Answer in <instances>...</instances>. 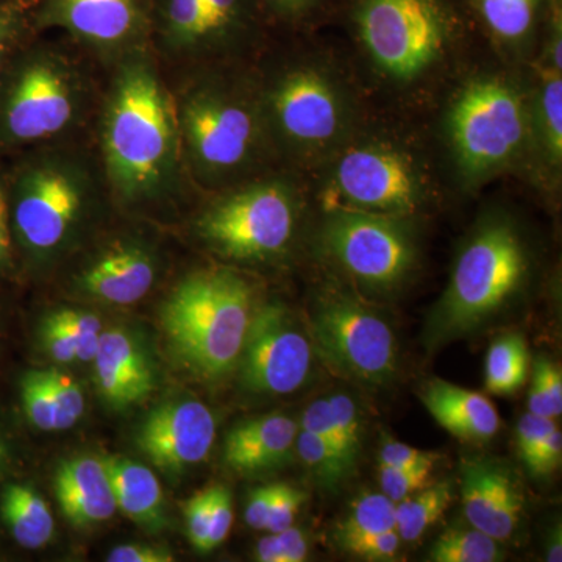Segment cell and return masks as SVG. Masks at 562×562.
I'll use <instances>...</instances> for the list:
<instances>
[{"mask_svg": "<svg viewBox=\"0 0 562 562\" xmlns=\"http://www.w3.org/2000/svg\"><path fill=\"white\" fill-rule=\"evenodd\" d=\"M102 169L69 149L41 150L13 173L9 198L11 235L32 261L44 265L68 251L101 201Z\"/></svg>", "mask_w": 562, "mask_h": 562, "instance_id": "3", "label": "cell"}, {"mask_svg": "<svg viewBox=\"0 0 562 562\" xmlns=\"http://www.w3.org/2000/svg\"><path fill=\"white\" fill-rule=\"evenodd\" d=\"M379 471L383 494L392 502L398 503L428 486L432 469L379 465Z\"/></svg>", "mask_w": 562, "mask_h": 562, "instance_id": "38", "label": "cell"}, {"mask_svg": "<svg viewBox=\"0 0 562 562\" xmlns=\"http://www.w3.org/2000/svg\"><path fill=\"white\" fill-rule=\"evenodd\" d=\"M460 0H351L358 40L387 79L409 83L449 49L461 25Z\"/></svg>", "mask_w": 562, "mask_h": 562, "instance_id": "8", "label": "cell"}, {"mask_svg": "<svg viewBox=\"0 0 562 562\" xmlns=\"http://www.w3.org/2000/svg\"><path fill=\"white\" fill-rule=\"evenodd\" d=\"M313 342L281 303L255 310L238 366L243 386L254 394L286 395L308 382Z\"/></svg>", "mask_w": 562, "mask_h": 562, "instance_id": "16", "label": "cell"}, {"mask_svg": "<svg viewBox=\"0 0 562 562\" xmlns=\"http://www.w3.org/2000/svg\"><path fill=\"white\" fill-rule=\"evenodd\" d=\"M438 458V454L424 452V450L409 447L408 443L386 438L384 439L382 449H380L379 465H390V468L432 469Z\"/></svg>", "mask_w": 562, "mask_h": 562, "instance_id": "45", "label": "cell"}, {"mask_svg": "<svg viewBox=\"0 0 562 562\" xmlns=\"http://www.w3.org/2000/svg\"><path fill=\"white\" fill-rule=\"evenodd\" d=\"M151 0H35V32L63 31L81 49L114 66L150 46Z\"/></svg>", "mask_w": 562, "mask_h": 562, "instance_id": "15", "label": "cell"}, {"mask_svg": "<svg viewBox=\"0 0 562 562\" xmlns=\"http://www.w3.org/2000/svg\"><path fill=\"white\" fill-rule=\"evenodd\" d=\"M295 450L314 480L324 490L336 491L346 483L355 469H351L342 454L333 449L330 443L322 441L313 432L299 428Z\"/></svg>", "mask_w": 562, "mask_h": 562, "instance_id": "32", "label": "cell"}, {"mask_svg": "<svg viewBox=\"0 0 562 562\" xmlns=\"http://www.w3.org/2000/svg\"><path fill=\"white\" fill-rule=\"evenodd\" d=\"M312 342L330 368L368 386H383L397 372V342L390 325L342 292L317 299Z\"/></svg>", "mask_w": 562, "mask_h": 562, "instance_id": "12", "label": "cell"}, {"mask_svg": "<svg viewBox=\"0 0 562 562\" xmlns=\"http://www.w3.org/2000/svg\"><path fill=\"white\" fill-rule=\"evenodd\" d=\"M299 428L313 432V435H316L322 441L330 443L333 449L338 450V452L342 454L344 460H346L338 431H336L335 422H333L330 402H328V398H317V401H314L312 405L303 412ZM347 464H349V461H347Z\"/></svg>", "mask_w": 562, "mask_h": 562, "instance_id": "43", "label": "cell"}, {"mask_svg": "<svg viewBox=\"0 0 562 562\" xmlns=\"http://www.w3.org/2000/svg\"><path fill=\"white\" fill-rule=\"evenodd\" d=\"M25 417L40 431H65L83 417L87 402L79 382L58 369H38L21 380Z\"/></svg>", "mask_w": 562, "mask_h": 562, "instance_id": "23", "label": "cell"}, {"mask_svg": "<svg viewBox=\"0 0 562 562\" xmlns=\"http://www.w3.org/2000/svg\"><path fill=\"white\" fill-rule=\"evenodd\" d=\"M527 132L522 98L503 80L472 81L450 110V144L469 183H480L512 165L522 150Z\"/></svg>", "mask_w": 562, "mask_h": 562, "instance_id": "11", "label": "cell"}, {"mask_svg": "<svg viewBox=\"0 0 562 562\" xmlns=\"http://www.w3.org/2000/svg\"><path fill=\"white\" fill-rule=\"evenodd\" d=\"M527 273L519 236L505 222H492L462 250L449 286L428 319L430 349L468 335L494 316L519 290Z\"/></svg>", "mask_w": 562, "mask_h": 562, "instance_id": "6", "label": "cell"}, {"mask_svg": "<svg viewBox=\"0 0 562 562\" xmlns=\"http://www.w3.org/2000/svg\"><path fill=\"white\" fill-rule=\"evenodd\" d=\"M435 562H495L503 560L497 539L471 524H453L436 539L430 550Z\"/></svg>", "mask_w": 562, "mask_h": 562, "instance_id": "30", "label": "cell"}, {"mask_svg": "<svg viewBox=\"0 0 562 562\" xmlns=\"http://www.w3.org/2000/svg\"><path fill=\"white\" fill-rule=\"evenodd\" d=\"M310 543L301 528L292 527L269 532L257 546V560L261 562H302L308 558Z\"/></svg>", "mask_w": 562, "mask_h": 562, "instance_id": "37", "label": "cell"}, {"mask_svg": "<svg viewBox=\"0 0 562 562\" xmlns=\"http://www.w3.org/2000/svg\"><path fill=\"white\" fill-rule=\"evenodd\" d=\"M110 562H172L173 553L168 547L154 546V543H124L114 547L109 558Z\"/></svg>", "mask_w": 562, "mask_h": 562, "instance_id": "48", "label": "cell"}, {"mask_svg": "<svg viewBox=\"0 0 562 562\" xmlns=\"http://www.w3.org/2000/svg\"><path fill=\"white\" fill-rule=\"evenodd\" d=\"M94 90L79 63L57 46H33L0 74V147L35 146L79 128Z\"/></svg>", "mask_w": 562, "mask_h": 562, "instance_id": "5", "label": "cell"}, {"mask_svg": "<svg viewBox=\"0 0 562 562\" xmlns=\"http://www.w3.org/2000/svg\"><path fill=\"white\" fill-rule=\"evenodd\" d=\"M254 291L228 269H203L184 277L162 303V333L176 357L203 380L235 371L251 316Z\"/></svg>", "mask_w": 562, "mask_h": 562, "instance_id": "4", "label": "cell"}, {"mask_svg": "<svg viewBox=\"0 0 562 562\" xmlns=\"http://www.w3.org/2000/svg\"><path fill=\"white\" fill-rule=\"evenodd\" d=\"M453 502V484L441 482L425 486L405 501L395 503V530L402 542L420 539L446 514Z\"/></svg>", "mask_w": 562, "mask_h": 562, "instance_id": "27", "label": "cell"}, {"mask_svg": "<svg viewBox=\"0 0 562 562\" xmlns=\"http://www.w3.org/2000/svg\"><path fill=\"white\" fill-rule=\"evenodd\" d=\"M33 5L35 0H9L0 5V74L20 50L22 41L35 32Z\"/></svg>", "mask_w": 562, "mask_h": 562, "instance_id": "34", "label": "cell"}, {"mask_svg": "<svg viewBox=\"0 0 562 562\" xmlns=\"http://www.w3.org/2000/svg\"><path fill=\"white\" fill-rule=\"evenodd\" d=\"M465 522L498 542L512 538L524 513V495L514 473L501 462L475 458L461 465Z\"/></svg>", "mask_w": 562, "mask_h": 562, "instance_id": "19", "label": "cell"}, {"mask_svg": "<svg viewBox=\"0 0 562 562\" xmlns=\"http://www.w3.org/2000/svg\"><path fill=\"white\" fill-rule=\"evenodd\" d=\"M554 428L552 419L536 416V414H525L517 425V446L525 464H530L532 454L541 446L546 436Z\"/></svg>", "mask_w": 562, "mask_h": 562, "instance_id": "47", "label": "cell"}, {"mask_svg": "<svg viewBox=\"0 0 562 562\" xmlns=\"http://www.w3.org/2000/svg\"><path fill=\"white\" fill-rule=\"evenodd\" d=\"M335 209L402 217L416 213L427 195V177L408 151L386 143L350 147L339 155L328 180Z\"/></svg>", "mask_w": 562, "mask_h": 562, "instance_id": "13", "label": "cell"}, {"mask_svg": "<svg viewBox=\"0 0 562 562\" xmlns=\"http://www.w3.org/2000/svg\"><path fill=\"white\" fill-rule=\"evenodd\" d=\"M301 216L297 191L288 181H250L221 195L199 216L195 231L214 254L239 262L281 257Z\"/></svg>", "mask_w": 562, "mask_h": 562, "instance_id": "9", "label": "cell"}, {"mask_svg": "<svg viewBox=\"0 0 562 562\" xmlns=\"http://www.w3.org/2000/svg\"><path fill=\"white\" fill-rule=\"evenodd\" d=\"M214 438L216 420L205 403L173 398L144 417L135 443L155 468L180 475L209 458Z\"/></svg>", "mask_w": 562, "mask_h": 562, "instance_id": "17", "label": "cell"}, {"mask_svg": "<svg viewBox=\"0 0 562 562\" xmlns=\"http://www.w3.org/2000/svg\"><path fill=\"white\" fill-rule=\"evenodd\" d=\"M535 379L542 384L554 416L560 417L562 413V375L561 369L547 358H539L535 366Z\"/></svg>", "mask_w": 562, "mask_h": 562, "instance_id": "50", "label": "cell"}, {"mask_svg": "<svg viewBox=\"0 0 562 562\" xmlns=\"http://www.w3.org/2000/svg\"><path fill=\"white\" fill-rule=\"evenodd\" d=\"M173 98L184 168L203 187L241 181L272 147L255 88L205 74Z\"/></svg>", "mask_w": 562, "mask_h": 562, "instance_id": "2", "label": "cell"}, {"mask_svg": "<svg viewBox=\"0 0 562 562\" xmlns=\"http://www.w3.org/2000/svg\"><path fill=\"white\" fill-rule=\"evenodd\" d=\"M397 530L375 532L341 543L344 550L366 561H394L401 550Z\"/></svg>", "mask_w": 562, "mask_h": 562, "instance_id": "39", "label": "cell"}, {"mask_svg": "<svg viewBox=\"0 0 562 562\" xmlns=\"http://www.w3.org/2000/svg\"><path fill=\"white\" fill-rule=\"evenodd\" d=\"M257 90L272 147L295 160L331 154L350 131L349 99L327 69L286 66Z\"/></svg>", "mask_w": 562, "mask_h": 562, "instance_id": "7", "label": "cell"}, {"mask_svg": "<svg viewBox=\"0 0 562 562\" xmlns=\"http://www.w3.org/2000/svg\"><path fill=\"white\" fill-rule=\"evenodd\" d=\"M54 487L63 516L74 527H94L117 512L102 458L85 454L63 461L55 473Z\"/></svg>", "mask_w": 562, "mask_h": 562, "instance_id": "22", "label": "cell"}, {"mask_svg": "<svg viewBox=\"0 0 562 562\" xmlns=\"http://www.w3.org/2000/svg\"><path fill=\"white\" fill-rule=\"evenodd\" d=\"M484 27L503 43L517 44L535 32L542 0H471Z\"/></svg>", "mask_w": 562, "mask_h": 562, "instance_id": "28", "label": "cell"}, {"mask_svg": "<svg viewBox=\"0 0 562 562\" xmlns=\"http://www.w3.org/2000/svg\"><path fill=\"white\" fill-rule=\"evenodd\" d=\"M327 2L328 0H261V5L269 20L295 25L319 16Z\"/></svg>", "mask_w": 562, "mask_h": 562, "instance_id": "42", "label": "cell"}, {"mask_svg": "<svg viewBox=\"0 0 562 562\" xmlns=\"http://www.w3.org/2000/svg\"><path fill=\"white\" fill-rule=\"evenodd\" d=\"M160 272L157 250L139 238H120L106 244L74 279L85 297L106 305L127 306L143 301Z\"/></svg>", "mask_w": 562, "mask_h": 562, "instance_id": "18", "label": "cell"}, {"mask_svg": "<svg viewBox=\"0 0 562 562\" xmlns=\"http://www.w3.org/2000/svg\"><path fill=\"white\" fill-rule=\"evenodd\" d=\"M99 120L102 172L114 201L149 209L172 201L184 179L176 98L151 49L113 66Z\"/></svg>", "mask_w": 562, "mask_h": 562, "instance_id": "1", "label": "cell"}, {"mask_svg": "<svg viewBox=\"0 0 562 562\" xmlns=\"http://www.w3.org/2000/svg\"><path fill=\"white\" fill-rule=\"evenodd\" d=\"M261 0H151L150 46L177 65H210L257 46Z\"/></svg>", "mask_w": 562, "mask_h": 562, "instance_id": "10", "label": "cell"}, {"mask_svg": "<svg viewBox=\"0 0 562 562\" xmlns=\"http://www.w3.org/2000/svg\"><path fill=\"white\" fill-rule=\"evenodd\" d=\"M5 2H9V0H0V5H2V3H5Z\"/></svg>", "mask_w": 562, "mask_h": 562, "instance_id": "54", "label": "cell"}, {"mask_svg": "<svg viewBox=\"0 0 562 562\" xmlns=\"http://www.w3.org/2000/svg\"><path fill=\"white\" fill-rule=\"evenodd\" d=\"M211 487L184 503L188 539L198 552L209 553Z\"/></svg>", "mask_w": 562, "mask_h": 562, "instance_id": "40", "label": "cell"}, {"mask_svg": "<svg viewBox=\"0 0 562 562\" xmlns=\"http://www.w3.org/2000/svg\"><path fill=\"white\" fill-rule=\"evenodd\" d=\"M324 244L355 280L371 290H394L416 261L405 225L386 214L331 209L324 225Z\"/></svg>", "mask_w": 562, "mask_h": 562, "instance_id": "14", "label": "cell"}, {"mask_svg": "<svg viewBox=\"0 0 562 562\" xmlns=\"http://www.w3.org/2000/svg\"><path fill=\"white\" fill-rule=\"evenodd\" d=\"M297 435V422L286 414H265L244 420L225 438L224 462L243 475L272 471L290 460Z\"/></svg>", "mask_w": 562, "mask_h": 562, "instance_id": "21", "label": "cell"}, {"mask_svg": "<svg viewBox=\"0 0 562 562\" xmlns=\"http://www.w3.org/2000/svg\"><path fill=\"white\" fill-rule=\"evenodd\" d=\"M54 316L60 322L69 341L72 342L77 361L92 362L98 353L102 333L105 330L101 319L94 313L72 308L57 310Z\"/></svg>", "mask_w": 562, "mask_h": 562, "instance_id": "35", "label": "cell"}, {"mask_svg": "<svg viewBox=\"0 0 562 562\" xmlns=\"http://www.w3.org/2000/svg\"><path fill=\"white\" fill-rule=\"evenodd\" d=\"M233 524L232 494L227 487L211 486L209 552L227 539Z\"/></svg>", "mask_w": 562, "mask_h": 562, "instance_id": "44", "label": "cell"}, {"mask_svg": "<svg viewBox=\"0 0 562 562\" xmlns=\"http://www.w3.org/2000/svg\"><path fill=\"white\" fill-rule=\"evenodd\" d=\"M539 128L550 161L561 165L562 157V77L560 70L547 72L541 94H539Z\"/></svg>", "mask_w": 562, "mask_h": 562, "instance_id": "33", "label": "cell"}, {"mask_svg": "<svg viewBox=\"0 0 562 562\" xmlns=\"http://www.w3.org/2000/svg\"><path fill=\"white\" fill-rule=\"evenodd\" d=\"M333 422L341 441L344 457L351 468H357L362 449V420L357 402L346 392H338L328 397Z\"/></svg>", "mask_w": 562, "mask_h": 562, "instance_id": "36", "label": "cell"}, {"mask_svg": "<svg viewBox=\"0 0 562 562\" xmlns=\"http://www.w3.org/2000/svg\"><path fill=\"white\" fill-rule=\"evenodd\" d=\"M11 235L9 198L5 188L0 184V271L9 268L11 262Z\"/></svg>", "mask_w": 562, "mask_h": 562, "instance_id": "52", "label": "cell"}, {"mask_svg": "<svg viewBox=\"0 0 562 562\" xmlns=\"http://www.w3.org/2000/svg\"><path fill=\"white\" fill-rule=\"evenodd\" d=\"M527 342L508 335L492 342L486 358V387L491 394L509 395L524 386L528 375Z\"/></svg>", "mask_w": 562, "mask_h": 562, "instance_id": "29", "label": "cell"}, {"mask_svg": "<svg viewBox=\"0 0 562 562\" xmlns=\"http://www.w3.org/2000/svg\"><path fill=\"white\" fill-rule=\"evenodd\" d=\"M276 494V484L257 487L250 492L246 506V522L257 531H265Z\"/></svg>", "mask_w": 562, "mask_h": 562, "instance_id": "51", "label": "cell"}, {"mask_svg": "<svg viewBox=\"0 0 562 562\" xmlns=\"http://www.w3.org/2000/svg\"><path fill=\"white\" fill-rule=\"evenodd\" d=\"M387 530H395V503L384 494L366 492L351 503L336 536L344 543Z\"/></svg>", "mask_w": 562, "mask_h": 562, "instance_id": "31", "label": "cell"}, {"mask_svg": "<svg viewBox=\"0 0 562 562\" xmlns=\"http://www.w3.org/2000/svg\"><path fill=\"white\" fill-rule=\"evenodd\" d=\"M10 453L9 446H7L5 439L0 435V472L5 469L7 462H9Z\"/></svg>", "mask_w": 562, "mask_h": 562, "instance_id": "53", "label": "cell"}, {"mask_svg": "<svg viewBox=\"0 0 562 562\" xmlns=\"http://www.w3.org/2000/svg\"><path fill=\"white\" fill-rule=\"evenodd\" d=\"M0 514L14 541L40 550L52 541L55 520L47 502L27 484H10L0 501Z\"/></svg>", "mask_w": 562, "mask_h": 562, "instance_id": "26", "label": "cell"}, {"mask_svg": "<svg viewBox=\"0 0 562 562\" xmlns=\"http://www.w3.org/2000/svg\"><path fill=\"white\" fill-rule=\"evenodd\" d=\"M92 366L99 394L111 408H131L155 390L149 355L127 328L103 330Z\"/></svg>", "mask_w": 562, "mask_h": 562, "instance_id": "20", "label": "cell"}, {"mask_svg": "<svg viewBox=\"0 0 562 562\" xmlns=\"http://www.w3.org/2000/svg\"><path fill=\"white\" fill-rule=\"evenodd\" d=\"M562 457V435L557 427L546 436L541 446L532 454L528 469L536 475H549L557 471L561 464Z\"/></svg>", "mask_w": 562, "mask_h": 562, "instance_id": "49", "label": "cell"}, {"mask_svg": "<svg viewBox=\"0 0 562 562\" xmlns=\"http://www.w3.org/2000/svg\"><path fill=\"white\" fill-rule=\"evenodd\" d=\"M420 401L435 420L462 441H490L501 428V417L490 398L443 380L425 384Z\"/></svg>", "mask_w": 562, "mask_h": 562, "instance_id": "24", "label": "cell"}, {"mask_svg": "<svg viewBox=\"0 0 562 562\" xmlns=\"http://www.w3.org/2000/svg\"><path fill=\"white\" fill-rule=\"evenodd\" d=\"M102 460L109 472L117 509L144 530H162L168 520L165 497L155 473L147 465L117 454H111Z\"/></svg>", "mask_w": 562, "mask_h": 562, "instance_id": "25", "label": "cell"}, {"mask_svg": "<svg viewBox=\"0 0 562 562\" xmlns=\"http://www.w3.org/2000/svg\"><path fill=\"white\" fill-rule=\"evenodd\" d=\"M40 336L43 349L46 350L52 360L58 362V364H70V362L77 361L72 342L69 341L65 328L61 327L54 313L47 314L44 317L43 324H41Z\"/></svg>", "mask_w": 562, "mask_h": 562, "instance_id": "46", "label": "cell"}, {"mask_svg": "<svg viewBox=\"0 0 562 562\" xmlns=\"http://www.w3.org/2000/svg\"><path fill=\"white\" fill-rule=\"evenodd\" d=\"M303 502H305V494L302 491L288 484H276V494H273L271 513H269L265 531L280 532L292 527Z\"/></svg>", "mask_w": 562, "mask_h": 562, "instance_id": "41", "label": "cell"}]
</instances>
